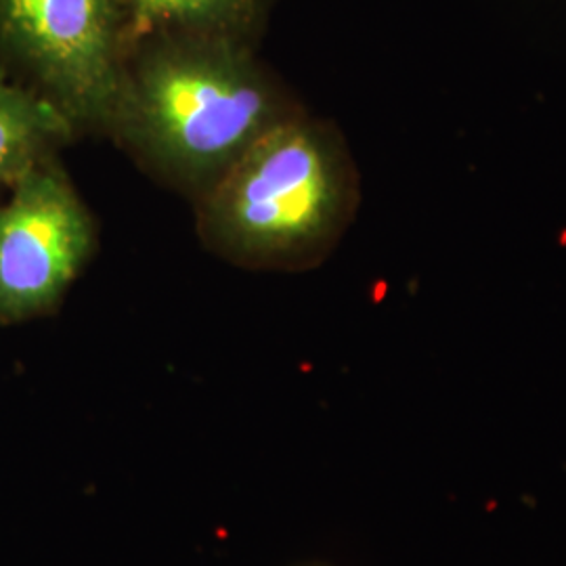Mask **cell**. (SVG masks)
Segmentation results:
<instances>
[{"instance_id": "obj_1", "label": "cell", "mask_w": 566, "mask_h": 566, "mask_svg": "<svg viewBox=\"0 0 566 566\" xmlns=\"http://www.w3.org/2000/svg\"><path fill=\"white\" fill-rule=\"evenodd\" d=\"M285 118L250 42L166 34L130 44L109 130L156 172L202 196Z\"/></svg>"}, {"instance_id": "obj_5", "label": "cell", "mask_w": 566, "mask_h": 566, "mask_svg": "<svg viewBox=\"0 0 566 566\" xmlns=\"http://www.w3.org/2000/svg\"><path fill=\"white\" fill-rule=\"evenodd\" d=\"M76 128L39 93L0 76V185H15L39 164L55 158Z\"/></svg>"}, {"instance_id": "obj_6", "label": "cell", "mask_w": 566, "mask_h": 566, "mask_svg": "<svg viewBox=\"0 0 566 566\" xmlns=\"http://www.w3.org/2000/svg\"><path fill=\"white\" fill-rule=\"evenodd\" d=\"M128 42L166 34H212L250 42L264 0H120Z\"/></svg>"}, {"instance_id": "obj_2", "label": "cell", "mask_w": 566, "mask_h": 566, "mask_svg": "<svg viewBox=\"0 0 566 566\" xmlns=\"http://www.w3.org/2000/svg\"><path fill=\"white\" fill-rule=\"evenodd\" d=\"M340 175L327 143L285 118L200 196L208 243L243 263L277 261L317 242L340 208Z\"/></svg>"}, {"instance_id": "obj_4", "label": "cell", "mask_w": 566, "mask_h": 566, "mask_svg": "<svg viewBox=\"0 0 566 566\" xmlns=\"http://www.w3.org/2000/svg\"><path fill=\"white\" fill-rule=\"evenodd\" d=\"M95 245L93 219L55 158L0 203V325L51 313Z\"/></svg>"}, {"instance_id": "obj_3", "label": "cell", "mask_w": 566, "mask_h": 566, "mask_svg": "<svg viewBox=\"0 0 566 566\" xmlns=\"http://www.w3.org/2000/svg\"><path fill=\"white\" fill-rule=\"evenodd\" d=\"M130 42L120 0H0L4 76L78 128H112Z\"/></svg>"}]
</instances>
